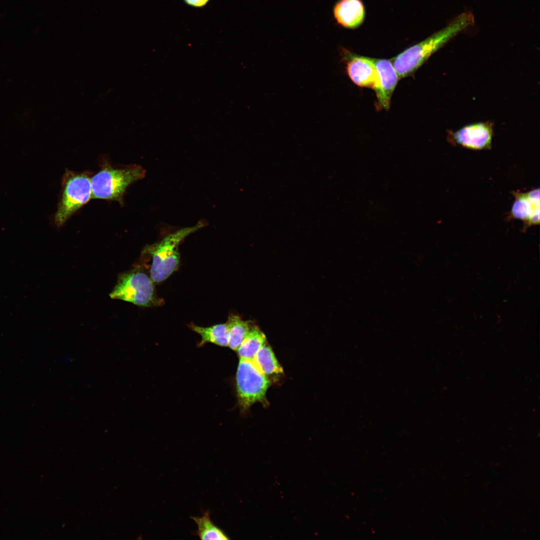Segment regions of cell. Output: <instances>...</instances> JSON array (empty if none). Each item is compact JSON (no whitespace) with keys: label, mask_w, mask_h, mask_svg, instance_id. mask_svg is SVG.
I'll use <instances>...</instances> for the list:
<instances>
[{"label":"cell","mask_w":540,"mask_h":540,"mask_svg":"<svg viewBox=\"0 0 540 540\" xmlns=\"http://www.w3.org/2000/svg\"><path fill=\"white\" fill-rule=\"evenodd\" d=\"M474 22L472 12H462L444 28L394 58L391 60L399 78L412 74L432 54Z\"/></svg>","instance_id":"obj_1"},{"label":"cell","mask_w":540,"mask_h":540,"mask_svg":"<svg viewBox=\"0 0 540 540\" xmlns=\"http://www.w3.org/2000/svg\"><path fill=\"white\" fill-rule=\"evenodd\" d=\"M208 223L201 220L192 226L174 229L158 242L147 245L142 252L143 255L152 259L150 277L154 283H160L168 278L178 268L180 244L189 235L206 226Z\"/></svg>","instance_id":"obj_2"},{"label":"cell","mask_w":540,"mask_h":540,"mask_svg":"<svg viewBox=\"0 0 540 540\" xmlns=\"http://www.w3.org/2000/svg\"><path fill=\"white\" fill-rule=\"evenodd\" d=\"M100 167V170L91 178L92 198L114 200L120 205L124 204L128 187L144 178L146 173L140 165L116 167L107 160H104Z\"/></svg>","instance_id":"obj_3"},{"label":"cell","mask_w":540,"mask_h":540,"mask_svg":"<svg viewBox=\"0 0 540 540\" xmlns=\"http://www.w3.org/2000/svg\"><path fill=\"white\" fill-rule=\"evenodd\" d=\"M92 173L66 169L62 180L60 196L54 216L56 226L60 227L92 198Z\"/></svg>","instance_id":"obj_4"},{"label":"cell","mask_w":540,"mask_h":540,"mask_svg":"<svg viewBox=\"0 0 540 540\" xmlns=\"http://www.w3.org/2000/svg\"><path fill=\"white\" fill-rule=\"evenodd\" d=\"M154 283L145 272L134 268L120 274L110 296L140 306H152L158 300Z\"/></svg>","instance_id":"obj_5"},{"label":"cell","mask_w":540,"mask_h":540,"mask_svg":"<svg viewBox=\"0 0 540 540\" xmlns=\"http://www.w3.org/2000/svg\"><path fill=\"white\" fill-rule=\"evenodd\" d=\"M270 381L254 364L252 360L240 358L236 374L238 403L245 411L254 403L265 400Z\"/></svg>","instance_id":"obj_6"},{"label":"cell","mask_w":540,"mask_h":540,"mask_svg":"<svg viewBox=\"0 0 540 540\" xmlns=\"http://www.w3.org/2000/svg\"><path fill=\"white\" fill-rule=\"evenodd\" d=\"M493 128L490 122L472 124L448 132V140L452 144L471 150H488L492 147Z\"/></svg>","instance_id":"obj_7"},{"label":"cell","mask_w":540,"mask_h":540,"mask_svg":"<svg viewBox=\"0 0 540 540\" xmlns=\"http://www.w3.org/2000/svg\"><path fill=\"white\" fill-rule=\"evenodd\" d=\"M346 71L350 80L356 85L371 88L374 90L378 86V74L374 58L346 52Z\"/></svg>","instance_id":"obj_8"},{"label":"cell","mask_w":540,"mask_h":540,"mask_svg":"<svg viewBox=\"0 0 540 540\" xmlns=\"http://www.w3.org/2000/svg\"><path fill=\"white\" fill-rule=\"evenodd\" d=\"M374 60L378 74V86L374 90L377 106L380 109L388 110L400 78L391 60L374 58Z\"/></svg>","instance_id":"obj_9"},{"label":"cell","mask_w":540,"mask_h":540,"mask_svg":"<svg viewBox=\"0 0 540 540\" xmlns=\"http://www.w3.org/2000/svg\"><path fill=\"white\" fill-rule=\"evenodd\" d=\"M516 200L510 211L512 217L528 226L540 223V189L526 193L514 192Z\"/></svg>","instance_id":"obj_10"},{"label":"cell","mask_w":540,"mask_h":540,"mask_svg":"<svg viewBox=\"0 0 540 540\" xmlns=\"http://www.w3.org/2000/svg\"><path fill=\"white\" fill-rule=\"evenodd\" d=\"M365 8L361 0H340L334 8L338 22L348 28H355L363 22Z\"/></svg>","instance_id":"obj_11"},{"label":"cell","mask_w":540,"mask_h":540,"mask_svg":"<svg viewBox=\"0 0 540 540\" xmlns=\"http://www.w3.org/2000/svg\"><path fill=\"white\" fill-rule=\"evenodd\" d=\"M188 327L202 338L198 347L206 343H212L221 346H228V331L226 323L215 324L209 327H202L190 323Z\"/></svg>","instance_id":"obj_12"},{"label":"cell","mask_w":540,"mask_h":540,"mask_svg":"<svg viewBox=\"0 0 540 540\" xmlns=\"http://www.w3.org/2000/svg\"><path fill=\"white\" fill-rule=\"evenodd\" d=\"M252 360L260 370L268 378L283 374L282 367L270 346L266 342Z\"/></svg>","instance_id":"obj_13"},{"label":"cell","mask_w":540,"mask_h":540,"mask_svg":"<svg viewBox=\"0 0 540 540\" xmlns=\"http://www.w3.org/2000/svg\"><path fill=\"white\" fill-rule=\"evenodd\" d=\"M266 342L264 333L258 326L250 324L248 333L237 350L240 358L252 360Z\"/></svg>","instance_id":"obj_14"},{"label":"cell","mask_w":540,"mask_h":540,"mask_svg":"<svg viewBox=\"0 0 540 540\" xmlns=\"http://www.w3.org/2000/svg\"><path fill=\"white\" fill-rule=\"evenodd\" d=\"M196 524L198 529L196 534L202 540H227L228 536L219 527L215 525L210 518L209 510L205 511L202 516H191Z\"/></svg>","instance_id":"obj_15"},{"label":"cell","mask_w":540,"mask_h":540,"mask_svg":"<svg viewBox=\"0 0 540 540\" xmlns=\"http://www.w3.org/2000/svg\"><path fill=\"white\" fill-rule=\"evenodd\" d=\"M228 331V346L237 351L250 330L248 321L242 320L236 314H231L226 322Z\"/></svg>","instance_id":"obj_16"},{"label":"cell","mask_w":540,"mask_h":540,"mask_svg":"<svg viewBox=\"0 0 540 540\" xmlns=\"http://www.w3.org/2000/svg\"><path fill=\"white\" fill-rule=\"evenodd\" d=\"M187 4L195 7L201 8L206 5L210 0H184Z\"/></svg>","instance_id":"obj_17"}]
</instances>
